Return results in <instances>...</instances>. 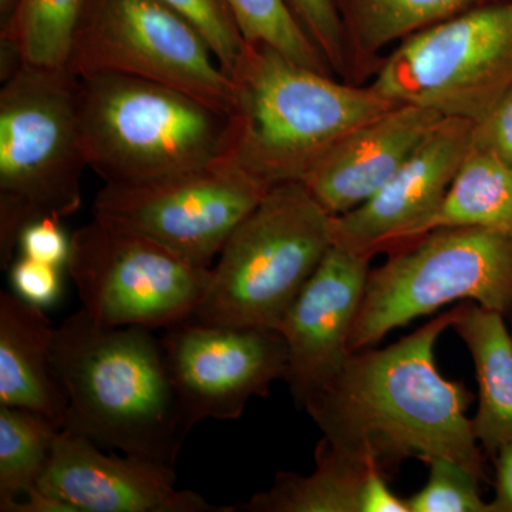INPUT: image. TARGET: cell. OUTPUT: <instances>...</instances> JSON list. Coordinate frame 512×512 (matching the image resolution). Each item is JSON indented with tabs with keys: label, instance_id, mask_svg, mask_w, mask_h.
Segmentation results:
<instances>
[{
	"label": "cell",
	"instance_id": "cell-1",
	"mask_svg": "<svg viewBox=\"0 0 512 512\" xmlns=\"http://www.w3.org/2000/svg\"><path fill=\"white\" fill-rule=\"evenodd\" d=\"M457 306L384 349L352 353L338 376L306 404L330 446L379 468L387 477L409 458H450L485 480L483 448L467 410L466 384L436 365L437 340Z\"/></svg>",
	"mask_w": 512,
	"mask_h": 512
},
{
	"label": "cell",
	"instance_id": "cell-2",
	"mask_svg": "<svg viewBox=\"0 0 512 512\" xmlns=\"http://www.w3.org/2000/svg\"><path fill=\"white\" fill-rule=\"evenodd\" d=\"M153 332L104 328L80 309L56 326L53 367L69 402L64 430L175 470L194 426Z\"/></svg>",
	"mask_w": 512,
	"mask_h": 512
},
{
	"label": "cell",
	"instance_id": "cell-3",
	"mask_svg": "<svg viewBox=\"0 0 512 512\" xmlns=\"http://www.w3.org/2000/svg\"><path fill=\"white\" fill-rule=\"evenodd\" d=\"M229 77L237 104L227 160L268 187L302 183L350 131L402 104L262 43L245 42Z\"/></svg>",
	"mask_w": 512,
	"mask_h": 512
},
{
	"label": "cell",
	"instance_id": "cell-4",
	"mask_svg": "<svg viewBox=\"0 0 512 512\" xmlns=\"http://www.w3.org/2000/svg\"><path fill=\"white\" fill-rule=\"evenodd\" d=\"M87 165L104 184H133L227 158L231 114L164 84L93 74L79 79Z\"/></svg>",
	"mask_w": 512,
	"mask_h": 512
},
{
	"label": "cell",
	"instance_id": "cell-5",
	"mask_svg": "<svg viewBox=\"0 0 512 512\" xmlns=\"http://www.w3.org/2000/svg\"><path fill=\"white\" fill-rule=\"evenodd\" d=\"M0 90V268L16 258L20 232L82 207L87 165L79 79L67 69L20 63Z\"/></svg>",
	"mask_w": 512,
	"mask_h": 512
},
{
	"label": "cell",
	"instance_id": "cell-6",
	"mask_svg": "<svg viewBox=\"0 0 512 512\" xmlns=\"http://www.w3.org/2000/svg\"><path fill=\"white\" fill-rule=\"evenodd\" d=\"M330 218L302 183L269 188L225 242L190 322L278 328L332 248Z\"/></svg>",
	"mask_w": 512,
	"mask_h": 512
},
{
	"label": "cell",
	"instance_id": "cell-7",
	"mask_svg": "<svg viewBox=\"0 0 512 512\" xmlns=\"http://www.w3.org/2000/svg\"><path fill=\"white\" fill-rule=\"evenodd\" d=\"M512 311V235L480 227L431 231L370 269L349 346L376 348L392 330L454 302Z\"/></svg>",
	"mask_w": 512,
	"mask_h": 512
},
{
	"label": "cell",
	"instance_id": "cell-8",
	"mask_svg": "<svg viewBox=\"0 0 512 512\" xmlns=\"http://www.w3.org/2000/svg\"><path fill=\"white\" fill-rule=\"evenodd\" d=\"M67 70L164 84L232 114L235 84L200 30L164 0H86Z\"/></svg>",
	"mask_w": 512,
	"mask_h": 512
},
{
	"label": "cell",
	"instance_id": "cell-9",
	"mask_svg": "<svg viewBox=\"0 0 512 512\" xmlns=\"http://www.w3.org/2000/svg\"><path fill=\"white\" fill-rule=\"evenodd\" d=\"M369 84L397 103L478 123L512 89V0L409 37Z\"/></svg>",
	"mask_w": 512,
	"mask_h": 512
},
{
	"label": "cell",
	"instance_id": "cell-10",
	"mask_svg": "<svg viewBox=\"0 0 512 512\" xmlns=\"http://www.w3.org/2000/svg\"><path fill=\"white\" fill-rule=\"evenodd\" d=\"M66 269L82 311L104 328L165 330L190 322L211 279V268L94 217L70 235Z\"/></svg>",
	"mask_w": 512,
	"mask_h": 512
},
{
	"label": "cell",
	"instance_id": "cell-11",
	"mask_svg": "<svg viewBox=\"0 0 512 512\" xmlns=\"http://www.w3.org/2000/svg\"><path fill=\"white\" fill-rule=\"evenodd\" d=\"M268 185L227 158L185 173L133 184H104L93 217L136 232L192 264L212 268L234 229Z\"/></svg>",
	"mask_w": 512,
	"mask_h": 512
},
{
	"label": "cell",
	"instance_id": "cell-12",
	"mask_svg": "<svg viewBox=\"0 0 512 512\" xmlns=\"http://www.w3.org/2000/svg\"><path fill=\"white\" fill-rule=\"evenodd\" d=\"M161 343L192 426L239 419L288 370V349L276 329L185 322L165 329Z\"/></svg>",
	"mask_w": 512,
	"mask_h": 512
},
{
	"label": "cell",
	"instance_id": "cell-13",
	"mask_svg": "<svg viewBox=\"0 0 512 512\" xmlns=\"http://www.w3.org/2000/svg\"><path fill=\"white\" fill-rule=\"evenodd\" d=\"M474 124L444 117L370 200L330 218L332 247L372 259L421 238L473 148Z\"/></svg>",
	"mask_w": 512,
	"mask_h": 512
},
{
	"label": "cell",
	"instance_id": "cell-14",
	"mask_svg": "<svg viewBox=\"0 0 512 512\" xmlns=\"http://www.w3.org/2000/svg\"><path fill=\"white\" fill-rule=\"evenodd\" d=\"M372 259L332 247L291 303L278 328L288 349L293 402L305 409L348 362L349 339Z\"/></svg>",
	"mask_w": 512,
	"mask_h": 512
},
{
	"label": "cell",
	"instance_id": "cell-15",
	"mask_svg": "<svg viewBox=\"0 0 512 512\" xmlns=\"http://www.w3.org/2000/svg\"><path fill=\"white\" fill-rule=\"evenodd\" d=\"M39 490L74 512H234L177 487L175 470L136 456H113L99 444L60 430Z\"/></svg>",
	"mask_w": 512,
	"mask_h": 512
},
{
	"label": "cell",
	"instance_id": "cell-16",
	"mask_svg": "<svg viewBox=\"0 0 512 512\" xmlns=\"http://www.w3.org/2000/svg\"><path fill=\"white\" fill-rule=\"evenodd\" d=\"M444 116L417 104H399L350 131L306 175L302 184L332 217L373 197Z\"/></svg>",
	"mask_w": 512,
	"mask_h": 512
},
{
	"label": "cell",
	"instance_id": "cell-17",
	"mask_svg": "<svg viewBox=\"0 0 512 512\" xmlns=\"http://www.w3.org/2000/svg\"><path fill=\"white\" fill-rule=\"evenodd\" d=\"M55 333L43 308L0 292V406L39 414L63 429L69 402L53 367Z\"/></svg>",
	"mask_w": 512,
	"mask_h": 512
},
{
	"label": "cell",
	"instance_id": "cell-18",
	"mask_svg": "<svg viewBox=\"0 0 512 512\" xmlns=\"http://www.w3.org/2000/svg\"><path fill=\"white\" fill-rule=\"evenodd\" d=\"M507 0H335L348 56V82L369 84L384 56L417 33Z\"/></svg>",
	"mask_w": 512,
	"mask_h": 512
},
{
	"label": "cell",
	"instance_id": "cell-19",
	"mask_svg": "<svg viewBox=\"0 0 512 512\" xmlns=\"http://www.w3.org/2000/svg\"><path fill=\"white\" fill-rule=\"evenodd\" d=\"M386 474L373 464L319 441L315 470L308 476L279 471L274 484L234 512H370Z\"/></svg>",
	"mask_w": 512,
	"mask_h": 512
},
{
	"label": "cell",
	"instance_id": "cell-20",
	"mask_svg": "<svg viewBox=\"0 0 512 512\" xmlns=\"http://www.w3.org/2000/svg\"><path fill=\"white\" fill-rule=\"evenodd\" d=\"M453 328L467 346L476 367L478 410L474 436L493 458L512 443V333L505 316L476 302H458Z\"/></svg>",
	"mask_w": 512,
	"mask_h": 512
},
{
	"label": "cell",
	"instance_id": "cell-21",
	"mask_svg": "<svg viewBox=\"0 0 512 512\" xmlns=\"http://www.w3.org/2000/svg\"><path fill=\"white\" fill-rule=\"evenodd\" d=\"M451 227L488 228L512 235V164L471 148L421 237Z\"/></svg>",
	"mask_w": 512,
	"mask_h": 512
},
{
	"label": "cell",
	"instance_id": "cell-22",
	"mask_svg": "<svg viewBox=\"0 0 512 512\" xmlns=\"http://www.w3.org/2000/svg\"><path fill=\"white\" fill-rule=\"evenodd\" d=\"M86 0H18L0 28L3 63L67 69Z\"/></svg>",
	"mask_w": 512,
	"mask_h": 512
},
{
	"label": "cell",
	"instance_id": "cell-23",
	"mask_svg": "<svg viewBox=\"0 0 512 512\" xmlns=\"http://www.w3.org/2000/svg\"><path fill=\"white\" fill-rule=\"evenodd\" d=\"M60 430L39 414L0 406V511H15L37 487Z\"/></svg>",
	"mask_w": 512,
	"mask_h": 512
},
{
	"label": "cell",
	"instance_id": "cell-24",
	"mask_svg": "<svg viewBox=\"0 0 512 512\" xmlns=\"http://www.w3.org/2000/svg\"><path fill=\"white\" fill-rule=\"evenodd\" d=\"M245 42L274 47L293 62L336 77L293 18L285 0H228Z\"/></svg>",
	"mask_w": 512,
	"mask_h": 512
},
{
	"label": "cell",
	"instance_id": "cell-25",
	"mask_svg": "<svg viewBox=\"0 0 512 512\" xmlns=\"http://www.w3.org/2000/svg\"><path fill=\"white\" fill-rule=\"evenodd\" d=\"M429 478L421 490L407 498L410 512H491L480 494V478L450 458L427 463Z\"/></svg>",
	"mask_w": 512,
	"mask_h": 512
},
{
	"label": "cell",
	"instance_id": "cell-26",
	"mask_svg": "<svg viewBox=\"0 0 512 512\" xmlns=\"http://www.w3.org/2000/svg\"><path fill=\"white\" fill-rule=\"evenodd\" d=\"M200 30L222 70L231 76L242 47L244 35L228 0H164Z\"/></svg>",
	"mask_w": 512,
	"mask_h": 512
},
{
	"label": "cell",
	"instance_id": "cell-27",
	"mask_svg": "<svg viewBox=\"0 0 512 512\" xmlns=\"http://www.w3.org/2000/svg\"><path fill=\"white\" fill-rule=\"evenodd\" d=\"M285 3L333 74L348 82L345 35L335 0H285Z\"/></svg>",
	"mask_w": 512,
	"mask_h": 512
},
{
	"label": "cell",
	"instance_id": "cell-28",
	"mask_svg": "<svg viewBox=\"0 0 512 512\" xmlns=\"http://www.w3.org/2000/svg\"><path fill=\"white\" fill-rule=\"evenodd\" d=\"M60 269L25 255L16 256L8 268L13 293L39 308L53 305L62 293Z\"/></svg>",
	"mask_w": 512,
	"mask_h": 512
},
{
	"label": "cell",
	"instance_id": "cell-29",
	"mask_svg": "<svg viewBox=\"0 0 512 512\" xmlns=\"http://www.w3.org/2000/svg\"><path fill=\"white\" fill-rule=\"evenodd\" d=\"M18 254L59 266L67 265L70 255V237L62 227V220L43 217L30 222L20 232Z\"/></svg>",
	"mask_w": 512,
	"mask_h": 512
},
{
	"label": "cell",
	"instance_id": "cell-30",
	"mask_svg": "<svg viewBox=\"0 0 512 512\" xmlns=\"http://www.w3.org/2000/svg\"><path fill=\"white\" fill-rule=\"evenodd\" d=\"M473 147L512 164V89L474 124Z\"/></svg>",
	"mask_w": 512,
	"mask_h": 512
},
{
	"label": "cell",
	"instance_id": "cell-31",
	"mask_svg": "<svg viewBox=\"0 0 512 512\" xmlns=\"http://www.w3.org/2000/svg\"><path fill=\"white\" fill-rule=\"evenodd\" d=\"M493 461L495 495L490 501L491 512H512V443L501 447Z\"/></svg>",
	"mask_w": 512,
	"mask_h": 512
},
{
	"label": "cell",
	"instance_id": "cell-32",
	"mask_svg": "<svg viewBox=\"0 0 512 512\" xmlns=\"http://www.w3.org/2000/svg\"><path fill=\"white\" fill-rule=\"evenodd\" d=\"M18 0H0V20L2 23L12 15Z\"/></svg>",
	"mask_w": 512,
	"mask_h": 512
},
{
	"label": "cell",
	"instance_id": "cell-33",
	"mask_svg": "<svg viewBox=\"0 0 512 512\" xmlns=\"http://www.w3.org/2000/svg\"><path fill=\"white\" fill-rule=\"evenodd\" d=\"M505 319L510 320V323H511V333H512V311L510 313H508L507 318H505Z\"/></svg>",
	"mask_w": 512,
	"mask_h": 512
}]
</instances>
